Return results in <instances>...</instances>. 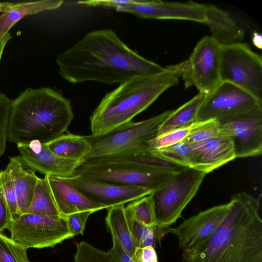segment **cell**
<instances>
[{
  "mask_svg": "<svg viewBox=\"0 0 262 262\" xmlns=\"http://www.w3.org/2000/svg\"><path fill=\"white\" fill-rule=\"evenodd\" d=\"M10 237L27 248L54 247L74 236L70 231L66 218L29 213L12 222Z\"/></svg>",
  "mask_w": 262,
  "mask_h": 262,
  "instance_id": "ba28073f",
  "label": "cell"
},
{
  "mask_svg": "<svg viewBox=\"0 0 262 262\" xmlns=\"http://www.w3.org/2000/svg\"><path fill=\"white\" fill-rule=\"evenodd\" d=\"M208 5L192 1L185 3L166 1L129 0L115 8L140 18L180 19L206 23Z\"/></svg>",
  "mask_w": 262,
  "mask_h": 262,
  "instance_id": "7c38bea8",
  "label": "cell"
},
{
  "mask_svg": "<svg viewBox=\"0 0 262 262\" xmlns=\"http://www.w3.org/2000/svg\"><path fill=\"white\" fill-rule=\"evenodd\" d=\"M151 150L165 160L182 167L191 168V145L184 140L163 149Z\"/></svg>",
  "mask_w": 262,
  "mask_h": 262,
  "instance_id": "f1b7e54d",
  "label": "cell"
},
{
  "mask_svg": "<svg viewBox=\"0 0 262 262\" xmlns=\"http://www.w3.org/2000/svg\"><path fill=\"white\" fill-rule=\"evenodd\" d=\"M190 145L191 168L205 174L236 158L232 140L226 134Z\"/></svg>",
  "mask_w": 262,
  "mask_h": 262,
  "instance_id": "e0dca14e",
  "label": "cell"
},
{
  "mask_svg": "<svg viewBox=\"0 0 262 262\" xmlns=\"http://www.w3.org/2000/svg\"><path fill=\"white\" fill-rule=\"evenodd\" d=\"M192 125L169 131L156 136L147 142L149 150H159L183 141L188 135Z\"/></svg>",
  "mask_w": 262,
  "mask_h": 262,
  "instance_id": "4dcf8cb0",
  "label": "cell"
},
{
  "mask_svg": "<svg viewBox=\"0 0 262 262\" xmlns=\"http://www.w3.org/2000/svg\"><path fill=\"white\" fill-rule=\"evenodd\" d=\"M59 74L76 84L95 81L119 84L164 68L139 55L111 29L92 31L56 58Z\"/></svg>",
  "mask_w": 262,
  "mask_h": 262,
  "instance_id": "6da1fadb",
  "label": "cell"
},
{
  "mask_svg": "<svg viewBox=\"0 0 262 262\" xmlns=\"http://www.w3.org/2000/svg\"><path fill=\"white\" fill-rule=\"evenodd\" d=\"M228 204L215 206L185 220L168 233L176 235L183 252L191 250L209 238L223 220Z\"/></svg>",
  "mask_w": 262,
  "mask_h": 262,
  "instance_id": "9a60e30c",
  "label": "cell"
},
{
  "mask_svg": "<svg viewBox=\"0 0 262 262\" xmlns=\"http://www.w3.org/2000/svg\"><path fill=\"white\" fill-rule=\"evenodd\" d=\"M74 260L75 262H114L107 252L84 241L76 244Z\"/></svg>",
  "mask_w": 262,
  "mask_h": 262,
  "instance_id": "1f68e13d",
  "label": "cell"
},
{
  "mask_svg": "<svg viewBox=\"0 0 262 262\" xmlns=\"http://www.w3.org/2000/svg\"><path fill=\"white\" fill-rule=\"evenodd\" d=\"M63 2L60 0H41L12 4L8 11L0 15V41L23 17L43 11L56 9Z\"/></svg>",
  "mask_w": 262,
  "mask_h": 262,
  "instance_id": "44dd1931",
  "label": "cell"
},
{
  "mask_svg": "<svg viewBox=\"0 0 262 262\" xmlns=\"http://www.w3.org/2000/svg\"><path fill=\"white\" fill-rule=\"evenodd\" d=\"M12 101L5 94L0 93V158L6 149Z\"/></svg>",
  "mask_w": 262,
  "mask_h": 262,
  "instance_id": "836d02e7",
  "label": "cell"
},
{
  "mask_svg": "<svg viewBox=\"0 0 262 262\" xmlns=\"http://www.w3.org/2000/svg\"><path fill=\"white\" fill-rule=\"evenodd\" d=\"M46 145L52 152L60 157L82 163L91 149L85 136L70 133L63 134Z\"/></svg>",
  "mask_w": 262,
  "mask_h": 262,
  "instance_id": "603a6c76",
  "label": "cell"
},
{
  "mask_svg": "<svg viewBox=\"0 0 262 262\" xmlns=\"http://www.w3.org/2000/svg\"><path fill=\"white\" fill-rule=\"evenodd\" d=\"M178 172L122 165H91L82 163L74 176L119 185L143 187L154 191L163 186Z\"/></svg>",
  "mask_w": 262,
  "mask_h": 262,
  "instance_id": "9c48e42d",
  "label": "cell"
},
{
  "mask_svg": "<svg viewBox=\"0 0 262 262\" xmlns=\"http://www.w3.org/2000/svg\"><path fill=\"white\" fill-rule=\"evenodd\" d=\"M93 213L89 211L79 212L71 214L66 217L69 229L74 236L83 234L86 221Z\"/></svg>",
  "mask_w": 262,
  "mask_h": 262,
  "instance_id": "e575fe53",
  "label": "cell"
},
{
  "mask_svg": "<svg viewBox=\"0 0 262 262\" xmlns=\"http://www.w3.org/2000/svg\"><path fill=\"white\" fill-rule=\"evenodd\" d=\"M186 88L194 86L205 97L222 82L220 76V45L212 36H205L195 46L185 61L182 75Z\"/></svg>",
  "mask_w": 262,
  "mask_h": 262,
  "instance_id": "30bf717a",
  "label": "cell"
},
{
  "mask_svg": "<svg viewBox=\"0 0 262 262\" xmlns=\"http://www.w3.org/2000/svg\"><path fill=\"white\" fill-rule=\"evenodd\" d=\"M206 24L220 45L240 42L244 37L243 31L230 15L214 6L208 5Z\"/></svg>",
  "mask_w": 262,
  "mask_h": 262,
  "instance_id": "ffe728a7",
  "label": "cell"
},
{
  "mask_svg": "<svg viewBox=\"0 0 262 262\" xmlns=\"http://www.w3.org/2000/svg\"><path fill=\"white\" fill-rule=\"evenodd\" d=\"M204 98L205 96L199 93L175 111H171L160 125L156 136L196 122L198 113Z\"/></svg>",
  "mask_w": 262,
  "mask_h": 262,
  "instance_id": "cb8c5ba5",
  "label": "cell"
},
{
  "mask_svg": "<svg viewBox=\"0 0 262 262\" xmlns=\"http://www.w3.org/2000/svg\"><path fill=\"white\" fill-rule=\"evenodd\" d=\"M11 38V34L8 33H7L4 38L0 41V60L1 59V57L4 51V48L7 44V43L9 41V40Z\"/></svg>",
  "mask_w": 262,
  "mask_h": 262,
  "instance_id": "ab89813d",
  "label": "cell"
},
{
  "mask_svg": "<svg viewBox=\"0 0 262 262\" xmlns=\"http://www.w3.org/2000/svg\"><path fill=\"white\" fill-rule=\"evenodd\" d=\"M27 248L0 232V262H30Z\"/></svg>",
  "mask_w": 262,
  "mask_h": 262,
  "instance_id": "f546056e",
  "label": "cell"
},
{
  "mask_svg": "<svg viewBox=\"0 0 262 262\" xmlns=\"http://www.w3.org/2000/svg\"><path fill=\"white\" fill-rule=\"evenodd\" d=\"M13 3L9 2H0V12H5L8 11Z\"/></svg>",
  "mask_w": 262,
  "mask_h": 262,
  "instance_id": "60d3db41",
  "label": "cell"
},
{
  "mask_svg": "<svg viewBox=\"0 0 262 262\" xmlns=\"http://www.w3.org/2000/svg\"><path fill=\"white\" fill-rule=\"evenodd\" d=\"M126 215L136 248L152 247L156 248L157 243L166 234L168 233L169 227H161L156 225L147 226L135 219L131 214Z\"/></svg>",
  "mask_w": 262,
  "mask_h": 262,
  "instance_id": "d4e9b609",
  "label": "cell"
},
{
  "mask_svg": "<svg viewBox=\"0 0 262 262\" xmlns=\"http://www.w3.org/2000/svg\"><path fill=\"white\" fill-rule=\"evenodd\" d=\"M183 262H184V261H183Z\"/></svg>",
  "mask_w": 262,
  "mask_h": 262,
  "instance_id": "b9f144b4",
  "label": "cell"
},
{
  "mask_svg": "<svg viewBox=\"0 0 262 262\" xmlns=\"http://www.w3.org/2000/svg\"><path fill=\"white\" fill-rule=\"evenodd\" d=\"M12 222L10 211L0 183V232L8 229Z\"/></svg>",
  "mask_w": 262,
  "mask_h": 262,
  "instance_id": "d590c367",
  "label": "cell"
},
{
  "mask_svg": "<svg viewBox=\"0 0 262 262\" xmlns=\"http://www.w3.org/2000/svg\"><path fill=\"white\" fill-rule=\"evenodd\" d=\"M185 61L164 68L158 74L134 77L107 93L90 118L92 135L105 134L132 121L165 91L177 84Z\"/></svg>",
  "mask_w": 262,
  "mask_h": 262,
  "instance_id": "277c9868",
  "label": "cell"
},
{
  "mask_svg": "<svg viewBox=\"0 0 262 262\" xmlns=\"http://www.w3.org/2000/svg\"><path fill=\"white\" fill-rule=\"evenodd\" d=\"M53 198L60 216H67L79 212L102 209L101 206L91 201L64 178L46 176Z\"/></svg>",
  "mask_w": 262,
  "mask_h": 262,
  "instance_id": "ac0fdd59",
  "label": "cell"
},
{
  "mask_svg": "<svg viewBox=\"0 0 262 262\" xmlns=\"http://www.w3.org/2000/svg\"><path fill=\"white\" fill-rule=\"evenodd\" d=\"M6 168L13 181L20 214L27 213L31 203L38 178L35 171L27 167L19 156L9 157Z\"/></svg>",
  "mask_w": 262,
  "mask_h": 262,
  "instance_id": "d6986e66",
  "label": "cell"
},
{
  "mask_svg": "<svg viewBox=\"0 0 262 262\" xmlns=\"http://www.w3.org/2000/svg\"><path fill=\"white\" fill-rule=\"evenodd\" d=\"M132 258L133 262H158L155 248L150 246L136 248Z\"/></svg>",
  "mask_w": 262,
  "mask_h": 262,
  "instance_id": "8d00e7d4",
  "label": "cell"
},
{
  "mask_svg": "<svg viewBox=\"0 0 262 262\" xmlns=\"http://www.w3.org/2000/svg\"><path fill=\"white\" fill-rule=\"evenodd\" d=\"M125 210L144 225H156L155 207L151 194L129 202L125 207Z\"/></svg>",
  "mask_w": 262,
  "mask_h": 262,
  "instance_id": "4316f807",
  "label": "cell"
},
{
  "mask_svg": "<svg viewBox=\"0 0 262 262\" xmlns=\"http://www.w3.org/2000/svg\"><path fill=\"white\" fill-rule=\"evenodd\" d=\"M113 247L107 252L114 262H133L132 257L121 244L112 237Z\"/></svg>",
  "mask_w": 262,
  "mask_h": 262,
  "instance_id": "74e56055",
  "label": "cell"
},
{
  "mask_svg": "<svg viewBox=\"0 0 262 262\" xmlns=\"http://www.w3.org/2000/svg\"><path fill=\"white\" fill-rule=\"evenodd\" d=\"M27 213L61 217L56 206L46 176L39 178Z\"/></svg>",
  "mask_w": 262,
  "mask_h": 262,
  "instance_id": "484cf974",
  "label": "cell"
},
{
  "mask_svg": "<svg viewBox=\"0 0 262 262\" xmlns=\"http://www.w3.org/2000/svg\"><path fill=\"white\" fill-rule=\"evenodd\" d=\"M64 178L91 201L106 209L125 205L153 192L146 188L119 185L77 176Z\"/></svg>",
  "mask_w": 262,
  "mask_h": 262,
  "instance_id": "5bb4252c",
  "label": "cell"
},
{
  "mask_svg": "<svg viewBox=\"0 0 262 262\" xmlns=\"http://www.w3.org/2000/svg\"><path fill=\"white\" fill-rule=\"evenodd\" d=\"M262 109V102L241 88L222 82L205 98L196 122L220 119L252 113Z\"/></svg>",
  "mask_w": 262,
  "mask_h": 262,
  "instance_id": "8fae6325",
  "label": "cell"
},
{
  "mask_svg": "<svg viewBox=\"0 0 262 262\" xmlns=\"http://www.w3.org/2000/svg\"><path fill=\"white\" fill-rule=\"evenodd\" d=\"M252 42L253 45L259 49L262 48V36L261 34L255 32L252 36Z\"/></svg>",
  "mask_w": 262,
  "mask_h": 262,
  "instance_id": "f35d334b",
  "label": "cell"
},
{
  "mask_svg": "<svg viewBox=\"0 0 262 262\" xmlns=\"http://www.w3.org/2000/svg\"><path fill=\"white\" fill-rule=\"evenodd\" d=\"M224 134L219 121L210 119L193 123L184 141L193 145Z\"/></svg>",
  "mask_w": 262,
  "mask_h": 262,
  "instance_id": "83f0119b",
  "label": "cell"
},
{
  "mask_svg": "<svg viewBox=\"0 0 262 262\" xmlns=\"http://www.w3.org/2000/svg\"><path fill=\"white\" fill-rule=\"evenodd\" d=\"M73 119L70 101L50 88H28L10 108L7 140L46 144L64 134Z\"/></svg>",
  "mask_w": 262,
  "mask_h": 262,
  "instance_id": "3957f363",
  "label": "cell"
},
{
  "mask_svg": "<svg viewBox=\"0 0 262 262\" xmlns=\"http://www.w3.org/2000/svg\"><path fill=\"white\" fill-rule=\"evenodd\" d=\"M105 224L112 236L115 237L132 257L136 249L132 236L125 205L107 209Z\"/></svg>",
  "mask_w": 262,
  "mask_h": 262,
  "instance_id": "7402d4cb",
  "label": "cell"
},
{
  "mask_svg": "<svg viewBox=\"0 0 262 262\" xmlns=\"http://www.w3.org/2000/svg\"><path fill=\"white\" fill-rule=\"evenodd\" d=\"M232 140L236 158L259 156L262 151V109L218 120Z\"/></svg>",
  "mask_w": 262,
  "mask_h": 262,
  "instance_id": "4fadbf2b",
  "label": "cell"
},
{
  "mask_svg": "<svg viewBox=\"0 0 262 262\" xmlns=\"http://www.w3.org/2000/svg\"><path fill=\"white\" fill-rule=\"evenodd\" d=\"M171 111L139 121H130L101 135L85 138L91 149L83 162L131 150L148 149L147 142L156 137L158 129Z\"/></svg>",
  "mask_w": 262,
  "mask_h": 262,
  "instance_id": "5b68a950",
  "label": "cell"
},
{
  "mask_svg": "<svg viewBox=\"0 0 262 262\" xmlns=\"http://www.w3.org/2000/svg\"><path fill=\"white\" fill-rule=\"evenodd\" d=\"M220 76L262 102L261 57L246 43L220 45Z\"/></svg>",
  "mask_w": 262,
  "mask_h": 262,
  "instance_id": "52a82bcc",
  "label": "cell"
},
{
  "mask_svg": "<svg viewBox=\"0 0 262 262\" xmlns=\"http://www.w3.org/2000/svg\"><path fill=\"white\" fill-rule=\"evenodd\" d=\"M206 174L184 167L151 193L156 225L167 228L182 216L186 206L197 193Z\"/></svg>",
  "mask_w": 262,
  "mask_h": 262,
  "instance_id": "8992f818",
  "label": "cell"
},
{
  "mask_svg": "<svg viewBox=\"0 0 262 262\" xmlns=\"http://www.w3.org/2000/svg\"><path fill=\"white\" fill-rule=\"evenodd\" d=\"M19 156L28 167L45 176L68 178L74 176L82 161L60 157L52 152L46 144L38 140L17 144Z\"/></svg>",
  "mask_w": 262,
  "mask_h": 262,
  "instance_id": "2e32d148",
  "label": "cell"
},
{
  "mask_svg": "<svg viewBox=\"0 0 262 262\" xmlns=\"http://www.w3.org/2000/svg\"><path fill=\"white\" fill-rule=\"evenodd\" d=\"M212 235L183 252L184 262H262L260 198L245 192L234 194Z\"/></svg>",
  "mask_w": 262,
  "mask_h": 262,
  "instance_id": "7a4b0ae2",
  "label": "cell"
},
{
  "mask_svg": "<svg viewBox=\"0 0 262 262\" xmlns=\"http://www.w3.org/2000/svg\"><path fill=\"white\" fill-rule=\"evenodd\" d=\"M0 183L10 211L12 221H14L21 214L18 208L14 183L6 167L0 171Z\"/></svg>",
  "mask_w": 262,
  "mask_h": 262,
  "instance_id": "d6a6232c",
  "label": "cell"
}]
</instances>
